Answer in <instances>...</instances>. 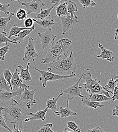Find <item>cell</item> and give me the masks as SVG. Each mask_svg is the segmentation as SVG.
I'll return each mask as SVG.
<instances>
[{
    "label": "cell",
    "mask_w": 118,
    "mask_h": 132,
    "mask_svg": "<svg viewBox=\"0 0 118 132\" xmlns=\"http://www.w3.org/2000/svg\"><path fill=\"white\" fill-rule=\"evenodd\" d=\"M3 116L5 121L17 126L20 130L26 132L23 125V120L25 117L28 116L29 112L20 104L14 99H12L8 108H4Z\"/></svg>",
    "instance_id": "obj_1"
},
{
    "label": "cell",
    "mask_w": 118,
    "mask_h": 132,
    "mask_svg": "<svg viewBox=\"0 0 118 132\" xmlns=\"http://www.w3.org/2000/svg\"><path fill=\"white\" fill-rule=\"evenodd\" d=\"M72 42L68 38H63L57 42L53 41L45 57L41 60V64L48 65L55 63L68 56V48Z\"/></svg>",
    "instance_id": "obj_2"
},
{
    "label": "cell",
    "mask_w": 118,
    "mask_h": 132,
    "mask_svg": "<svg viewBox=\"0 0 118 132\" xmlns=\"http://www.w3.org/2000/svg\"><path fill=\"white\" fill-rule=\"evenodd\" d=\"M72 50L68 56L58 61L47 65L49 72L60 75H70L75 74L77 68Z\"/></svg>",
    "instance_id": "obj_3"
},
{
    "label": "cell",
    "mask_w": 118,
    "mask_h": 132,
    "mask_svg": "<svg viewBox=\"0 0 118 132\" xmlns=\"http://www.w3.org/2000/svg\"><path fill=\"white\" fill-rule=\"evenodd\" d=\"M82 78L85 81L83 85L86 91L89 94V96L93 94H103L111 99L109 93L103 89V87L101 85V81H99L96 78L94 79L92 78L89 70L85 72Z\"/></svg>",
    "instance_id": "obj_4"
},
{
    "label": "cell",
    "mask_w": 118,
    "mask_h": 132,
    "mask_svg": "<svg viewBox=\"0 0 118 132\" xmlns=\"http://www.w3.org/2000/svg\"><path fill=\"white\" fill-rule=\"evenodd\" d=\"M29 67L33 69H34V70H35L40 73L41 76L39 78V79L42 83V85L44 88H45L47 86V82L48 81H53L60 79H64L65 78H73L76 77V76L75 74L70 75H60L53 74L49 71L39 70L36 68V67L30 65Z\"/></svg>",
    "instance_id": "obj_5"
},
{
    "label": "cell",
    "mask_w": 118,
    "mask_h": 132,
    "mask_svg": "<svg viewBox=\"0 0 118 132\" xmlns=\"http://www.w3.org/2000/svg\"><path fill=\"white\" fill-rule=\"evenodd\" d=\"M89 70V69L87 68L86 71L83 73L81 75L80 77L78 79V80L76 82V83L73 84V85L70 86L66 89H65L64 90H62L63 93L65 94H67V98L69 100H72L75 98H76L78 97H80L81 98H83L84 96L81 95V93L82 90L81 85L80 84V82L82 78L83 75L85 73V72Z\"/></svg>",
    "instance_id": "obj_6"
},
{
    "label": "cell",
    "mask_w": 118,
    "mask_h": 132,
    "mask_svg": "<svg viewBox=\"0 0 118 132\" xmlns=\"http://www.w3.org/2000/svg\"><path fill=\"white\" fill-rule=\"evenodd\" d=\"M28 42L27 45L25 48L24 56L23 58V61L26 62L29 60H33L35 65V62L34 59L39 57V54L37 53L35 49V44L34 39L30 37H28Z\"/></svg>",
    "instance_id": "obj_7"
},
{
    "label": "cell",
    "mask_w": 118,
    "mask_h": 132,
    "mask_svg": "<svg viewBox=\"0 0 118 132\" xmlns=\"http://www.w3.org/2000/svg\"><path fill=\"white\" fill-rule=\"evenodd\" d=\"M22 6H25L26 8L27 15H30L33 13H39L45 6V4L42 2L41 0H32L30 2L23 3L18 1Z\"/></svg>",
    "instance_id": "obj_8"
},
{
    "label": "cell",
    "mask_w": 118,
    "mask_h": 132,
    "mask_svg": "<svg viewBox=\"0 0 118 132\" xmlns=\"http://www.w3.org/2000/svg\"><path fill=\"white\" fill-rule=\"evenodd\" d=\"M37 36L40 39L41 42V47L40 51H42L49 47L51 43L54 41L57 37L52 31L51 28L47 29V31L44 33H37Z\"/></svg>",
    "instance_id": "obj_9"
},
{
    "label": "cell",
    "mask_w": 118,
    "mask_h": 132,
    "mask_svg": "<svg viewBox=\"0 0 118 132\" xmlns=\"http://www.w3.org/2000/svg\"><path fill=\"white\" fill-rule=\"evenodd\" d=\"M36 90V89L29 90L28 88L24 87V90L20 96V101L24 103L28 109H29L33 105L36 103V101L34 98Z\"/></svg>",
    "instance_id": "obj_10"
},
{
    "label": "cell",
    "mask_w": 118,
    "mask_h": 132,
    "mask_svg": "<svg viewBox=\"0 0 118 132\" xmlns=\"http://www.w3.org/2000/svg\"><path fill=\"white\" fill-rule=\"evenodd\" d=\"M62 24V33L64 35L70 29L74 28L75 24L78 22L77 15L71 16L69 14L66 16L62 17L60 18Z\"/></svg>",
    "instance_id": "obj_11"
},
{
    "label": "cell",
    "mask_w": 118,
    "mask_h": 132,
    "mask_svg": "<svg viewBox=\"0 0 118 132\" xmlns=\"http://www.w3.org/2000/svg\"><path fill=\"white\" fill-rule=\"evenodd\" d=\"M24 90V88H19L14 92H8L6 90L0 91V100L3 102L10 100L13 97L20 96Z\"/></svg>",
    "instance_id": "obj_12"
},
{
    "label": "cell",
    "mask_w": 118,
    "mask_h": 132,
    "mask_svg": "<svg viewBox=\"0 0 118 132\" xmlns=\"http://www.w3.org/2000/svg\"><path fill=\"white\" fill-rule=\"evenodd\" d=\"M19 75L20 73H19L18 69L17 68L16 69L14 73H13L12 78L11 80V84L12 89L13 90H15V91L19 88H24V87H29V86L23 83L22 80L19 77Z\"/></svg>",
    "instance_id": "obj_13"
},
{
    "label": "cell",
    "mask_w": 118,
    "mask_h": 132,
    "mask_svg": "<svg viewBox=\"0 0 118 132\" xmlns=\"http://www.w3.org/2000/svg\"><path fill=\"white\" fill-rule=\"evenodd\" d=\"M69 99L67 98V106L66 108H63L61 106L58 108V109L55 112L57 116H60L61 118L67 117L71 116H77V113L73 112L69 107Z\"/></svg>",
    "instance_id": "obj_14"
},
{
    "label": "cell",
    "mask_w": 118,
    "mask_h": 132,
    "mask_svg": "<svg viewBox=\"0 0 118 132\" xmlns=\"http://www.w3.org/2000/svg\"><path fill=\"white\" fill-rule=\"evenodd\" d=\"M98 47L101 50V53L97 56L98 58H101L102 60L106 59L110 62H112L114 60L115 56L112 51L104 48L100 43L99 44Z\"/></svg>",
    "instance_id": "obj_15"
},
{
    "label": "cell",
    "mask_w": 118,
    "mask_h": 132,
    "mask_svg": "<svg viewBox=\"0 0 118 132\" xmlns=\"http://www.w3.org/2000/svg\"><path fill=\"white\" fill-rule=\"evenodd\" d=\"M48 108H46L44 110H40L37 111L35 113H29L28 116H31V117L26 118L24 120L25 122L29 121L31 120H41L42 121H44L46 118V113L48 111Z\"/></svg>",
    "instance_id": "obj_16"
},
{
    "label": "cell",
    "mask_w": 118,
    "mask_h": 132,
    "mask_svg": "<svg viewBox=\"0 0 118 132\" xmlns=\"http://www.w3.org/2000/svg\"><path fill=\"white\" fill-rule=\"evenodd\" d=\"M56 15L55 17L61 18L62 17L66 16L69 15L67 11V0H64L61 2L56 8Z\"/></svg>",
    "instance_id": "obj_17"
},
{
    "label": "cell",
    "mask_w": 118,
    "mask_h": 132,
    "mask_svg": "<svg viewBox=\"0 0 118 132\" xmlns=\"http://www.w3.org/2000/svg\"><path fill=\"white\" fill-rule=\"evenodd\" d=\"M30 65V63H28L26 69H24L23 66L20 65L18 66V68H19L20 70V74L19 75V77L22 80H23L25 82H29L32 80V78L29 71Z\"/></svg>",
    "instance_id": "obj_18"
},
{
    "label": "cell",
    "mask_w": 118,
    "mask_h": 132,
    "mask_svg": "<svg viewBox=\"0 0 118 132\" xmlns=\"http://www.w3.org/2000/svg\"><path fill=\"white\" fill-rule=\"evenodd\" d=\"M33 19L34 22H36V23L40 27L43 28L44 29H48L51 28V27L55 24H56L57 22L55 21L53 19L51 18V19L45 18L40 20H37L35 19Z\"/></svg>",
    "instance_id": "obj_19"
},
{
    "label": "cell",
    "mask_w": 118,
    "mask_h": 132,
    "mask_svg": "<svg viewBox=\"0 0 118 132\" xmlns=\"http://www.w3.org/2000/svg\"><path fill=\"white\" fill-rule=\"evenodd\" d=\"M63 95L62 90L61 91V93L57 98H53L52 99H50L47 101V108L50 109L51 111L55 112L58 109V106L57 105V103L58 100L61 97V96Z\"/></svg>",
    "instance_id": "obj_20"
},
{
    "label": "cell",
    "mask_w": 118,
    "mask_h": 132,
    "mask_svg": "<svg viewBox=\"0 0 118 132\" xmlns=\"http://www.w3.org/2000/svg\"><path fill=\"white\" fill-rule=\"evenodd\" d=\"M81 100L83 105H84L86 107H89L90 108L96 109L97 108L102 107L104 106L103 105H101V103L100 102L90 101L88 98L85 97L83 98H81Z\"/></svg>",
    "instance_id": "obj_21"
},
{
    "label": "cell",
    "mask_w": 118,
    "mask_h": 132,
    "mask_svg": "<svg viewBox=\"0 0 118 132\" xmlns=\"http://www.w3.org/2000/svg\"><path fill=\"white\" fill-rule=\"evenodd\" d=\"M34 26H33V27L32 28V29H31L30 30H23L22 31H21L20 33H19L17 35V37L13 39V40H12L14 42H15L17 43H21L25 39V38L26 37H27V36H28L30 34V33H31L34 30Z\"/></svg>",
    "instance_id": "obj_22"
},
{
    "label": "cell",
    "mask_w": 118,
    "mask_h": 132,
    "mask_svg": "<svg viewBox=\"0 0 118 132\" xmlns=\"http://www.w3.org/2000/svg\"><path fill=\"white\" fill-rule=\"evenodd\" d=\"M57 4H53V6H52L51 7H49L48 8H47L46 10H42L39 13H38V14L36 15L35 19L36 20H42L44 19H45L48 17L50 16V14H51V11L52 10V9L55 7V6H56Z\"/></svg>",
    "instance_id": "obj_23"
},
{
    "label": "cell",
    "mask_w": 118,
    "mask_h": 132,
    "mask_svg": "<svg viewBox=\"0 0 118 132\" xmlns=\"http://www.w3.org/2000/svg\"><path fill=\"white\" fill-rule=\"evenodd\" d=\"M67 11L69 14L71 16H75L76 15V12L78 10V6L76 4L70 0H67Z\"/></svg>",
    "instance_id": "obj_24"
},
{
    "label": "cell",
    "mask_w": 118,
    "mask_h": 132,
    "mask_svg": "<svg viewBox=\"0 0 118 132\" xmlns=\"http://www.w3.org/2000/svg\"><path fill=\"white\" fill-rule=\"evenodd\" d=\"M32 27V28H33ZM31 28H21V27H19L16 25H13L12 26L9 33L8 34V38L9 39H11V37L13 36H16L17 37L18 34L19 33H20L21 31H22L23 30H30Z\"/></svg>",
    "instance_id": "obj_25"
},
{
    "label": "cell",
    "mask_w": 118,
    "mask_h": 132,
    "mask_svg": "<svg viewBox=\"0 0 118 132\" xmlns=\"http://www.w3.org/2000/svg\"><path fill=\"white\" fill-rule=\"evenodd\" d=\"M88 99L91 101L98 102L100 103L104 101H108L111 100V98L106 97L103 94H93L92 95L89 96Z\"/></svg>",
    "instance_id": "obj_26"
},
{
    "label": "cell",
    "mask_w": 118,
    "mask_h": 132,
    "mask_svg": "<svg viewBox=\"0 0 118 132\" xmlns=\"http://www.w3.org/2000/svg\"><path fill=\"white\" fill-rule=\"evenodd\" d=\"M118 81L117 79H114L111 78L109 79L108 84L105 86L103 87V89L106 90L109 93H110L111 94H113L114 89L116 86V83Z\"/></svg>",
    "instance_id": "obj_27"
},
{
    "label": "cell",
    "mask_w": 118,
    "mask_h": 132,
    "mask_svg": "<svg viewBox=\"0 0 118 132\" xmlns=\"http://www.w3.org/2000/svg\"><path fill=\"white\" fill-rule=\"evenodd\" d=\"M14 13H11L9 16L2 17L0 15V30H2L4 32H6L8 23L11 20L12 17L14 15Z\"/></svg>",
    "instance_id": "obj_28"
},
{
    "label": "cell",
    "mask_w": 118,
    "mask_h": 132,
    "mask_svg": "<svg viewBox=\"0 0 118 132\" xmlns=\"http://www.w3.org/2000/svg\"><path fill=\"white\" fill-rule=\"evenodd\" d=\"M5 90L8 92H11L8 83L6 81L3 74L0 75V91Z\"/></svg>",
    "instance_id": "obj_29"
},
{
    "label": "cell",
    "mask_w": 118,
    "mask_h": 132,
    "mask_svg": "<svg viewBox=\"0 0 118 132\" xmlns=\"http://www.w3.org/2000/svg\"><path fill=\"white\" fill-rule=\"evenodd\" d=\"M3 74L4 75V77L5 78L6 81L8 83V84H9V85L10 86L11 90L12 92L13 89H12V86H11V80L12 78L13 73L10 71L9 69L8 68V69H7L4 70V73H3Z\"/></svg>",
    "instance_id": "obj_30"
},
{
    "label": "cell",
    "mask_w": 118,
    "mask_h": 132,
    "mask_svg": "<svg viewBox=\"0 0 118 132\" xmlns=\"http://www.w3.org/2000/svg\"><path fill=\"white\" fill-rule=\"evenodd\" d=\"M7 43H10L14 44H17V43L13 41L12 40L9 39L7 37V33L6 32H3L0 34V44L5 43L7 45Z\"/></svg>",
    "instance_id": "obj_31"
},
{
    "label": "cell",
    "mask_w": 118,
    "mask_h": 132,
    "mask_svg": "<svg viewBox=\"0 0 118 132\" xmlns=\"http://www.w3.org/2000/svg\"><path fill=\"white\" fill-rule=\"evenodd\" d=\"M4 108L2 106L0 107V127H2L7 130H8L10 132H12V131L11 129L8 127L6 123V121L4 119V116H3V111L4 110Z\"/></svg>",
    "instance_id": "obj_32"
},
{
    "label": "cell",
    "mask_w": 118,
    "mask_h": 132,
    "mask_svg": "<svg viewBox=\"0 0 118 132\" xmlns=\"http://www.w3.org/2000/svg\"><path fill=\"white\" fill-rule=\"evenodd\" d=\"M16 16L19 20H24L27 18V13L24 9L22 8H20L17 11Z\"/></svg>",
    "instance_id": "obj_33"
},
{
    "label": "cell",
    "mask_w": 118,
    "mask_h": 132,
    "mask_svg": "<svg viewBox=\"0 0 118 132\" xmlns=\"http://www.w3.org/2000/svg\"><path fill=\"white\" fill-rule=\"evenodd\" d=\"M67 128L72 130L73 132H81V130L78 125L73 121H69L67 123Z\"/></svg>",
    "instance_id": "obj_34"
},
{
    "label": "cell",
    "mask_w": 118,
    "mask_h": 132,
    "mask_svg": "<svg viewBox=\"0 0 118 132\" xmlns=\"http://www.w3.org/2000/svg\"><path fill=\"white\" fill-rule=\"evenodd\" d=\"M79 2L82 5L84 9L90 6L94 7L96 5V4L93 0H79Z\"/></svg>",
    "instance_id": "obj_35"
},
{
    "label": "cell",
    "mask_w": 118,
    "mask_h": 132,
    "mask_svg": "<svg viewBox=\"0 0 118 132\" xmlns=\"http://www.w3.org/2000/svg\"><path fill=\"white\" fill-rule=\"evenodd\" d=\"M10 44H7L6 46L0 48V60L1 61H4L5 56L6 54L8 53L9 50Z\"/></svg>",
    "instance_id": "obj_36"
},
{
    "label": "cell",
    "mask_w": 118,
    "mask_h": 132,
    "mask_svg": "<svg viewBox=\"0 0 118 132\" xmlns=\"http://www.w3.org/2000/svg\"><path fill=\"white\" fill-rule=\"evenodd\" d=\"M1 0H0V11L4 12L6 15H8L10 13L9 11V8L10 7V4H7L6 5H3L1 3Z\"/></svg>",
    "instance_id": "obj_37"
},
{
    "label": "cell",
    "mask_w": 118,
    "mask_h": 132,
    "mask_svg": "<svg viewBox=\"0 0 118 132\" xmlns=\"http://www.w3.org/2000/svg\"><path fill=\"white\" fill-rule=\"evenodd\" d=\"M52 127V123H47L45 125L37 132H53L51 129Z\"/></svg>",
    "instance_id": "obj_38"
},
{
    "label": "cell",
    "mask_w": 118,
    "mask_h": 132,
    "mask_svg": "<svg viewBox=\"0 0 118 132\" xmlns=\"http://www.w3.org/2000/svg\"><path fill=\"white\" fill-rule=\"evenodd\" d=\"M25 28H31L34 26V21L32 18H27L24 22Z\"/></svg>",
    "instance_id": "obj_39"
},
{
    "label": "cell",
    "mask_w": 118,
    "mask_h": 132,
    "mask_svg": "<svg viewBox=\"0 0 118 132\" xmlns=\"http://www.w3.org/2000/svg\"><path fill=\"white\" fill-rule=\"evenodd\" d=\"M117 100H118V81L116 83V86L114 89L113 96L111 97V100L113 102Z\"/></svg>",
    "instance_id": "obj_40"
},
{
    "label": "cell",
    "mask_w": 118,
    "mask_h": 132,
    "mask_svg": "<svg viewBox=\"0 0 118 132\" xmlns=\"http://www.w3.org/2000/svg\"><path fill=\"white\" fill-rule=\"evenodd\" d=\"M86 132H105L101 128H100V127H96L94 128L91 129H89Z\"/></svg>",
    "instance_id": "obj_41"
},
{
    "label": "cell",
    "mask_w": 118,
    "mask_h": 132,
    "mask_svg": "<svg viewBox=\"0 0 118 132\" xmlns=\"http://www.w3.org/2000/svg\"><path fill=\"white\" fill-rule=\"evenodd\" d=\"M116 116L118 117V105H115V108L113 110V116Z\"/></svg>",
    "instance_id": "obj_42"
},
{
    "label": "cell",
    "mask_w": 118,
    "mask_h": 132,
    "mask_svg": "<svg viewBox=\"0 0 118 132\" xmlns=\"http://www.w3.org/2000/svg\"><path fill=\"white\" fill-rule=\"evenodd\" d=\"M14 130H13V131H12V132H23L22 131H21V130H20L18 128H17V127H16V125H14Z\"/></svg>",
    "instance_id": "obj_43"
},
{
    "label": "cell",
    "mask_w": 118,
    "mask_h": 132,
    "mask_svg": "<svg viewBox=\"0 0 118 132\" xmlns=\"http://www.w3.org/2000/svg\"><path fill=\"white\" fill-rule=\"evenodd\" d=\"M64 0H51V3H53L55 4H59L60 2H62Z\"/></svg>",
    "instance_id": "obj_44"
},
{
    "label": "cell",
    "mask_w": 118,
    "mask_h": 132,
    "mask_svg": "<svg viewBox=\"0 0 118 132\" xmlns=\"http://www.w3.org/2000/svg\"><path fill=\"white\" fill-rule=\"evenodd\" d=\"M115 40L116 41L118 40V28H117L115 30Z\"/></svg>",
    "instance_id": "obj_45"
},
{
    "label": "cell",
    "mask_w": 118,
    "mask_h": 132,
    "mask_svg": "<svg viewBox=\"0 0 118 132\" xmlns=\"http://www.w3.org/2000/svg\"><path fill=\"white\" fill-rule=\"evenodd\" d=\"M111 78L114 79H117L118 80V74H113L111 76Z\"/></svg>",
    "instance_id": "obj_46"
},
{
    "label": "cell",
    "mask_w": 118,
    "mask_h": 132,
    "mask_svg": "<svg viewBox=\"0 0 118 132\" xmlns=\"http://www.w3.org/2000/svg\"><path fill=\"white\" fill-rule=\"evenodd\" d=\"M63 132H71V131H68L67 130V128H66V129H65V130L63 131Z\"/></svg>",
    "instance_id": "obj_47"
},
{
    "label": "cell",
    "mask_w": 118,
    "mask_h": 132,
    "mask_svg": "<svg viewBox=\"0 0 118 132\" xmlns=\"http://www.w3.org/2000/svg\"><path fill=\"white\" fill-rule=\"evenodd\" d=\"M11 1V2H12L13 1H19V0H10Z\"/></svg>",
    "instance_id": "obj_48"
},
{
    "label": "cell",
    "mask_w": 118,
    "mask_h": 132,
    "mask_svg": "<svg viewBox=\"0 0 118 132\" xmlns=\"http://www.w3.org/2000/svg\"><path fill=\"white\" fill-rule=\"evenodd\" d=\"M117 17H118V14H117Z\"/></svg>",
    "instance_id": "obj_49"
}]
</instances>
